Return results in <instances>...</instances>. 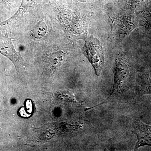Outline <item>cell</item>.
<instances>
[{
	"label": "cell",
	"instance_id": "6da1fadb",
	"mask_svg": "<svg viewBox=\"0 0 151 151\" xmlns=\"http://www.w3.org/2000/svg\"><path fill=\"white\" fill-rule=\"evenodd\" d=\"M83 51L96 75L100 76L105 63L104 49L100 41L92 36L87 38L85 40Z\"/></svg>",
	"mask_w": 151,
	"mask_h": 151
},
{
	"label": "cell",
	"instance_id": "7a4b0ae2",
	"mask_svg": "<svg viewBox=\"0 0 151 151\" xmlns=\"http://www.w3.org/2000/svg\"><path fill=\"white\" fill-rule=\"evenodd\" d=\"M130 73L129 66L127 61L123 58L120 57L117 58L114 66V81L112 91L108 98L98 106L102 105L112 97L121 93L127 85Z\"/></svg>",
	"mask_w": 151,
	"mask_h": 151
},
{
	"label": "cell",
	"instance_id": "3957f363",
	"mask_svg": "<svg viewBox=\"0 0 151 151\" xmlns=\"http://www.w3.org/2000/svg\"><path fill=\"white\" fill-rule=\"evenodd\" d=\"M0 54L9 59L17 71L26 66L23 58L20 53L16 50L7 33L5 35H0Z\"/></svg>",
	"mask_w": 151,
	"mask_h": 151
},
{
	"label": "cell",
	"instance_id": "277c9868",
	"mask_svg": "<svg viewBox=\"0 0 151 151\" xmlns=\"http://www.w3.org/2000/svg\"><path fill=\"white\" fill-rule=\"evenodd\" d=\"M133 132L137 138L136 149L145 145L151 147V126L136 120L133 123Z\"/></svg>",
	"mask_w": 151,
	"mask_h": 151
},
{
	"label": "cell",
	"instance_id": "5b68a950",
	"mask_svg": "<svg viewBox=\"0 0 151 151\" xmlns=\"http://www.w3.org/2000/svg\"><path fill=\"white\" fill-rule=\"evenodd\" d=\"M119 18L116 28L121 39L125 37L139 26V22L133 15L124 14Z\"/></svg>",
	"mask_w": 151,
	"mask_h": 151
},
{
	"label": "cell",
	"instance_id": "8992f818",
	"mask_svg": "<svg viewBox=\"0 0 151 151\" xmlns=\"http://www.w3.org/2000/svg\"><path fill=\"white\" fill-rule=\"evenodd\" d=\"M66 56L64 52L60 50L47 54L45 58L47 72L50 74L54 73L63 64Z\"/></svg>",
	"mask_w": 151,
	"mask_h": 151
},
{
	"label": "cell",
	"instance_id": "52a82bcc",
	"mask_svg": "<svg viewBox=\"0 0 151 151\" xmlns=\"http://www.w3.org/2000/svg\"><path fill=\"white\" fill-rule=\"evenodd\" d=\"M42 1V0H22L20 5L15 13L8 19L1 22L0 24L6 26L13 23L22 17L30 9L37 6Z\"/></svg>",
	"mask_w": 151,
	"mask_h": 151
},
{
	"label": "cell",
	"instance_id": "ba28073f",
	"mask_svg": "<svg viewBox=\"0 0 151 151\" xmlns=\"http://www.w3.org/2000/svg\"><path fill=\"white\" fill-rule=\"evenodd\" d=\"M139 77V81L137 88L138 93L151 94V79L148 73H140Z\"/></svg>",
	"mask_w": 151,
	"mask_h": 151
},
{
	"label": "cell",
	"instance_id": "9c48e42d",
	"mask_svg": "<svg viewBox=\"0 0 151 151\" xmlns=\"http://www.w3.org/2000/svg\"><path fill=\"white\" fill-rule=\"evenodd\" d=\"M48 28L44 22L40 21L37 22L32 31V37L37 40H40L47 36Z\"/></svg>",
	"mask_w": 151,
	"mask_h": 151
},
{
	"label": "cell",
	"instance_id": "30bf717a",
	"mask_svg": "<svg viewBox=\"0 0 151 151\" xmlns=\"http://www.w3.org/2000/svg\"><path fill=\"white\" fill-rule=\"evenodd\" d=\"M60 97L61 98V100L64 102L67 103H76L75 96L73 92L69 90L63 91L60 93Z\"/></svg>",
	"mask_w": 151,
	"mask_h": 151
},
{
	"label": "cell",
	"instance_id": "8fae6325",
	"mask_svg": "<svg viewBox=\"0 0 151 151\" xmlns=\"http://www.w3.org/2000/svg\"><path fill=\"white\" fill-rule=\"evenodd\" d=\"M142 20L145 27L151 30V10L143 14Z\"/></svg>",
	"mask_w": 151,
	"mask_h": 151
},
{
	"label": "cell",
	"instance_id": "7c38bea8",
	"mask_svg": "<svg viewBox=\"0 0 151 151\" xmlns=\"http://www.w3.org/2000/svg\"><path fill=\"white\" fill-rule=\"evenodd\" d=\"M14 0H0V4L9 9L12 6Z\"/></svg>",
	"mask_w": 151,
	"mask_h": 151
}]
</instances>
